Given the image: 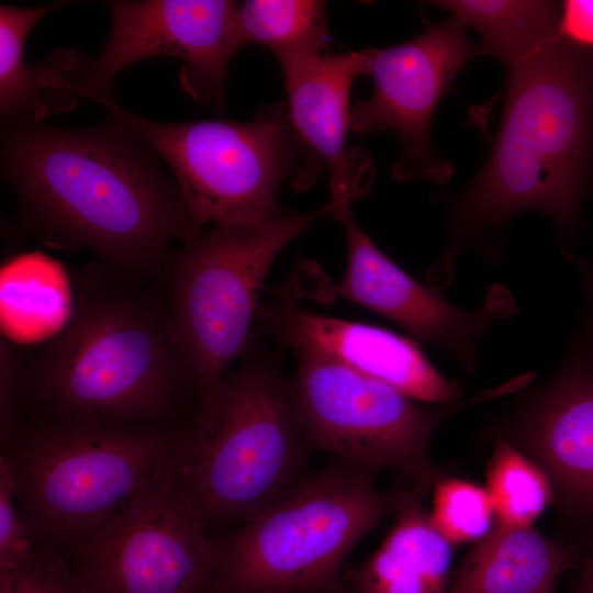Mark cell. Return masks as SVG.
<instances>
[{
  "label": "cell",
  "mask_w": 593,
  "mask_h": 593,
  "mask_svg": "<svg viewBox=\"0 0 593 593\" xmlns=\"http://www.w3.org/2000/svg\"><path fill=\"white\" fill-rule=\"evenodd\" d=\"M182 429L78 414L22 418L1 440L0 461L36 546L63 552L104 527L175 461Z\"/></svg>",
  "instance_id": "277c9868"
},
{
  "label": "cell",
  "mask_w": 593,
  "mask_h": 593,
  "mask_svg": "<svg viewBox=\"0 0 593 593\" xmlns=\"http://www.w3.org/2000/svg\"><path fill=\"white\" fill-rule=\"evenodd\" d=\"M254 329L296 354L333 360L383 381L421 403L450 405L462 400L458 381L443 374L418 343L385 328L311 312L270 289Z\"/></svg>",
  "instance_id": "9a60e30c"
},
{
  "label": "cell",
  "mask_w": 593,
  "mask_h": 593,
  "mask_svg": "<svg viewBox=\"0 0 593 593\" xmlns=\"http://www.w3.org/2000/svg\"><path fill=\"white\" fill-rule=\"evenodd\" d=\"M578 561L574 551L534 526L495 524L467 553L448 593H555L558 579Z\"/></svg>",
  "instance_id": "d6986e66"
},
{
  "label": "cell",
  "mask_w": 593,
  "mask_h": 593,
  "mask_svg": "<svg viewBox=\"0 0 593 593\" xmlns=\"http://www.w3.org/2000/svg\"><path fill=\"white\" fill-rule=\"evenodd\" d=\"M577 267L585 301V311L581 316V322L593 335V264L588 258L580 257L577 260Z\"/></svg>",
  "instance_id": "83f0119b"
},
{
  "label": "cell",
  "mask_w": 593,
  "mask_h": 593,
  "mask_svg": "<svg viewBox=\"0 0 593 593\" xmlns=\"http://www.w3.org/2000/svg\"><path fill=\"white\" fill-rule=\"evenodd\" d=\"M120 110L168 166L199 230L280 215L283 181L305 188L323 166L294 131L287 104L269 107L250 122L160 123Z\"/></svg>",
  "instance_id": "ba28073f"
},
{
  "label": "cell",
  "mask_w": 593,
  "mask_h": 593,
  "mask_svg": "<svg viewBox=\"0 0 593 593\" xmlns=\"http://www.w3.org/2000/svg\"><path fill=\"white\" fill-rule=\"evenodd\" d=\"M331 202L258 224H215L172 250L161 278L174 333L200 398L254 347L260 291L281 250Z\"/></svg>",
  "instance_id": "52a82bcc"
},
{
  "label": "cell",
  "mask_w": 593,
  "mask_h": 593,
  "mask_svg": "<svg viewBox=\"0 0 593 593\" xmlns=\"http://www.w3.org/2000/svg\"><path fill=\"white\" fill-rule=\"evenodd\" d=\"M5 593H81L65 556L40 548L16 572Z\"/></svg>",
  "instance_id": "d4e9b609"
},
{
  "label": "cell",
  "mask_w": 593,
  "mask_h": 593,
  "mask_svg": "<svg viewBox=\"0 0 593 593\" xmlns=\"http://www.w3.org/2000/svg\"><path fill=\"white\" fill-rule=\"evenodd\" d=\"M309 447L291 378L254 346L199 398L175 470L206 528L239 525L303 479Z\"/></svg>",
  "instance_id": "5b68a950"
},
{
  "label": "cell",
  "mask_w": 593,
  "mask_h": 593,
  "mask_svg": "<svg viewBox=\"0 0 593 593\" xmlns=\"http://www.w3.org/2000/svg\"><path fill=\"white\" fill-rule=\"evenodd\" d=\"M291 385L310 447L373 472L393 470L432 488L429 446L439 425L470 405L518 392L514 377L450 405L428 407L399 389L333 360L296 354Z\"/></svg>",
  "instance_id": "9c48e42d"
},
{
  "label": "cell",
  "mask_w": 593,
  "mask_h": 593,
  "mask_svg": "<svg viewBox=\"0 0 593 593\" xmlns=\"http://www.w3.org/2000/svg\"><path fill=\"white\" fill-rule=\"evenodd\" d=\"M315 593H354V592L350 591L349 589L348 590L342 589L339 584H337L335 586H332V588H328L326 590L318 591Z\"/></svg>",
  "instance_id": "f546056e"
},
{
  "label": "cell",
  "mask_w": 593,
  "mask_h": 593,
  "mask_svg": "<svg viewBox=\"0 0 593 593\" xmlns=\"http://www.w3.org/2000/svg\"><path fill=\"white\" fill-rule=\"evenodd\" d=\"M244 45L268 48L281 68L324 53L331 45L325 3L315 0H247L237 4Z\"/></svg>",
  "instance_id": "44dd1931"
},
{
  "label": "cell",
  "mask_w": 593,
  "mask_h": 593,
  "mask_svg": "<svg viewBox=\"0 0 593 593\" xmlns=\"http://www.w3.org/2000/svg\"><path fill=\"white\" fill-rule=\"evenodd\" d=\"M559 35L593 52V0H566L559 4Z\"/></svg>",
  "instance_id": "4316f807"
},
{
  "label": "cell",
  "mask_w": 593,
  "mask_h": 593,
  "mask_svg": "<svg viewBox=\"0 0 593 593\" xmlns=\"http://www.w3.org/2000/svg\"><path fill=\"white\" fill-rule=\"evenodd\" d=\"M64 4L0 7V110L7 122H40L47 114L72 109L81 97L86 98L87 56L74 49H56L40 65L29 66L24 60L31 30Z\"/></svg>",
  "instance_id": "ac0fdd59"
},
{
  "label": "cell",
  "mask_w": 593,
  "mask_h": 593,
  "mask_svg": "<svg viewBox=\"0 0 593 593\" xmlns=\"http://www.w3.org/2000/svg\"><path fill=\"white\" fill-rule=\"evenodd\" d=\"M412 483L394 492V521L379 548L348 574L354 593H448L454 546L433 525Z\"/></svg>",
  "instance_id": "e0dca14e"
},
{
  "label": "cell",
  "mask_w": 593,
  "mask_h": 593,
  "mask_svg": "<svg viewBox=\"0 0 593 593\" xmlns=\"http://www.w3.org/2000/svg\"><path fill=\"white\" fill-rule=\"evenodd\" d=\"M110 32L101 53L88 59L86 98L112 100L115 77L141 59L183 61L181 86L199 104L223 108L227 67L244 45L237 3L227 0L107 1Z\"/></svg>",
  "instance_id": "4fadbf2b"
},
{
  "label": "cell",
  "mask_w": 593,
  "mask_h": 593,
  "mask_svg": "<svg viewBox=\"0 0 593 593\" xmlns=\"http://www.w3.org/2000/svg\"><path fill=\"white\" fill-rule=\"evenodd\" d=\"M210 538L174 461L104 527L61 553L81 593H215Z\"/></svg>",
  "instance_id": "30bf717a"
},
{
  "label": "cell",
  "mask_w": 593,
  "mask_h": 593,
  "mask_svg": "<svg viewBox=\"0 0 593 593\" xmlns=\"http://www.w3.org/2000/svg\"><path fill=\"white\" fill-rule=\"evenodd\" d=\"M334 219L345 230L347 266L342 280L331 282L314 262L303 261L273 289L296 302L349 300L393 321L416 343L444 350L463 370L474 371L479 344L491 326L519 311L510 289L493 283L475 309L462 310L380 250L356 222L351 205L338 210Z\"/></svg>",
  "instance_id": "8fae6325"
},
{
  "label": "cell",
  "mask_w": 593,
  "mask_h": 593,
  "mask_svg": "<svg viewBox=\"0 0 593 593\" xmlns=\"http://www.w3.org/2000/svg\"><path fill=\"white\" fill-rule=\"evenodd\" d=\"M481 55L468 27L451 16L401 44L367 48L373 90L353 107L350 127L361 135L389 131L399 138L391 170L395 180L441 184L451 178L450 163L433 142L432 120L459 71Z\"/></svg>",
  "instance_id": "7c38bea8"
},
{
  "label": "cell",
  "mask_w": 593,
  "mask_h": 593,
  "mask_svg": "<svg viewBox=\"0 0 593 593\" xmlns=\"http://www.w3.org/2000/svg\"><path fill=\"white\" fill-rule=\"evenodd\" d=\"M144 282L102 262L78 273L66 322L25 362L18 422L78 414L135 425L188 424L197 387L166 300Z\"/></svg>",
  "instance_id": "3957f363"
},
{
  "label": "cell",
  "mask_w": 593,
  "mask_h": 593,
  "mask_svg": "<svg viewBox=\"0 0 593 593\" xmlns=\"http://www.w3.org/2000/svg\"><path fill=\"white\" fill-rule=\"evenodd\" d=\"M22 519L10 474L0 461V593H5L22 568L38 550Z\"/></svg>",
  "instance_id": "cb8c5ba5"
},
{
  "label": "cell",
  "mask_w": 593,
  "mask_h": 593,
  "mask_svg": "<svg viewBox=\"0 0 593 593\" xmlns=\"http://www.w3.org/2000/svg\"><path fill=\"white\" fill-rule=\"evenodd\" d=\"M376 472L342 461L209 542L215 593H315L338 584L355 546L393 510Z\"/></svg>",
  "instance_id": "8992f818"
},
{
  "label": "cell",
  "mask_w": 593,
  "mask_h": 593,
  "mask_svg": "<svg viewBox=\"0 0 593 593\" xmlns=\"http://www.w3.org/2000/svg\"><path fill=\"white\" fill-rule=\"evenodd\" d=\"M0 358V427L1 440L15 428L19 417L20 390L25 361L11 343L1 339Z\"/></svg>",
  "instance_id": "484cf974"
},
{
  "label": "cell",
  "mask_w": 593,
  "mask_h": 593,
  "mask_svg": "<svg viewBox=\"0 0 593 593\" xmlns=\"http://www.w3.org/2000/svg\"><path fill=\"white\" fill-rule=\"evenodd\" d=\"M593 175V52L559 34L506 70L491 150L463 189L437 197L447 238L426 284L449 287L459 256L497 266L513 220L536 212L553 224L562 256L574 258Z\"/></svg>",
  "instance_id": "7a4b0ae2"
},
{
  "label": "cell",
  "mask_w": 593,
  "mask_h": 593,
  "mask_svg": "<svg viewBox=\"0 0 593 593\" xmlns=\"http://www.w3.org/2000/svg\"><path fill=\"white\" fill-rule=\"evenodd\" d=\"M572 593H593V555L582 564Z\"/></svg>",
  "instance_id": "f1b7e54d"
},
{
  "label": "cell",
  "mask_w": 593,
  "mask_h": 593,
  "mask_svg": "<svg viewBox=\"0 0 593 593\" xmlns=\"http://www.w3.org/2000/svg\"><path fill=\"white\" fill-rule=\"evenodd\" d=\"M430 521L452 545L478 541L495 519L486 488L459 478H441L432 485Z\"/></svg>",
  "instance_id": "603a6c76"
},
{
  "label": "cell",
  "mask_w": 593,
  "mask_h": 593,
  "mask_svg": "<svg viewBox=\"0 0 593 593\" xmlns=\"http://www.w3.org/2000/svg\"><path fill=\"white\" fill-rule=\"evenodd\" d=\"M102 105L109 115L87 128L4 121V175L22 222L45 244L89 249L142 281L161 278L171 244L202 230L148 139L116 101Z\"/></svg>",
  "instance_id": "6da1fadb"
},
{
  "label": "cell",
  "mask_w": 593,
  "mask_h": 593,
  "mask_svg": "<svg viewBox=\"0 0 593 593\" xmlns=\"http://www.w3.org/2000/svg\"><path fill=\"white\" fill-rule=\"evenodd\" d=\"M289 120L303 144L329 171L335 212L363 197L373 180L372 161L348 149L349 97L358 76L367 75V49L324 53L282 68Z\"/></svg>",
  "instance_id": "2e32d148"
},
{
  "label": "cell",
  "mask_w": 593,
  "mask_h": 593,
  "mask_svg": "<svg viewBox=\"0 0 593 593\" xmlns=\"http://www.w3.org/2000/svg\"><path fill=\"white\" fill-rule=\"evenodd\" d=\"M485 488L495 524L506 527H533L556 500L552 483L541 466L503 438L494 443Z\"/></svg>",
  "instance_id": "7402d4cb"
},
{
  "label": "cell",
  "mask_w": 593,
  "mask_h": 593,
  "mask_svg": "<svg viewBox=\"0 0 593 593\" xmlns=\"http://www.w3.org/2000/svg\"><path fill=\"white\" fill-rule=\"evenodd\" d=\"M440 9L482 40L484 55L514 68L559 34V5L546 0H440Z\"/></svg>",
  "instance_id": "ffe728a7"
},
{
  "label": "cell",
  "mask_w": 593,
  "mask_h": 593,
  "mask_svg": "<svg viewBox=\"0 0 593 593\" xmlns=\"http://www.w3.org/2000/svg\"><path fill=\"white\" fill-rule=\"evenodd\" d=\"M495 425L541 466L569 513L593 521V335L582 322L553 374Z\"/></svg>",
  "instance_id": "5bb4252c"
}]
</instances>
